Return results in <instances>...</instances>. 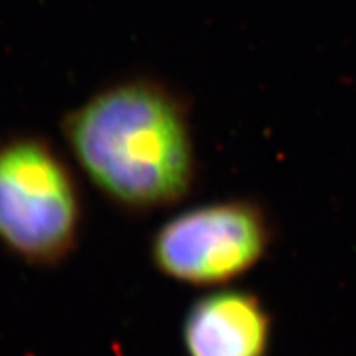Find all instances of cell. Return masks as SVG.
Instances as JSON below:
<instances>
[{
  "mask_svg": "<svg viewBox=\"0 0 356 356\" xmlns=\"http://www.w3.org/2000/svg\"><path fill=\"white\" fill-rule=\"evenodd\" d=\"M61 132L84 175L126 210L173 207L193 188L190 108L159 79L101 89L65 115Z\"/></svg>",
  "mask_w": 356,
  "mask_h": 356,
  "instance_id": "obj_1",
  "label": "cell"
},
{
  "mask_svg": "<svg viewBox=\"0 0 356 356\" xmlns=\"http://www.w3.org/2000/svg\"><path fill=\"white\" fill-rule=\"evenodd\" d=\"M83 204L76 178L50 142H0V243L33 266H56L78 244Z\"/></svg>",
  "mask_w": 356,
  "mask_h": 356,
  "instance_id": "obj_2",
  "label": "cell"
},
{
  "mask_svg": "<svg viewBox=\"0 0 356 356\" xmlns=\"http://www.w3.org/2000/svg\"><path fill=\"white\" fill-rule=\"evenodd\" d=\"M259 204L229 200L191 208L155 233L150 256L159 273L190 286H220L251 270L273 243Z\"/></svg>",
  "mask_w": 356,
  "mask_h": 356,
  "instance_id": "obj_3",
  "label": "cell"
},
{
  "mask_svg": "<svg viewBox=\"0 0 356 356\" xmlns=\"http://www.w3.org/2000/svg\"><path fill=\"white\" fill-rule=\"evenodd\" d=\"M181 333L186 356H267L273 322L254 293L216 291L190 307Z\"/></svg>",
  "mask_w": 356,
  "mask_h": 356,
  "instance_id": "obj_4",
  "label": "cell"
}]
</instances>
